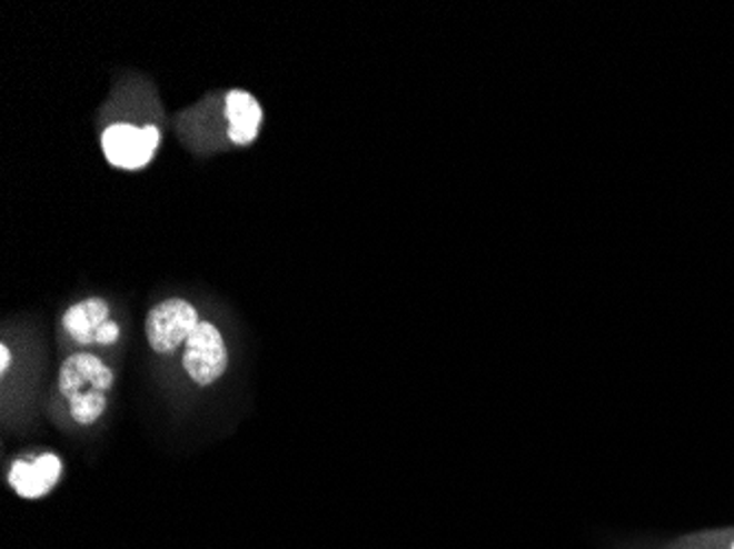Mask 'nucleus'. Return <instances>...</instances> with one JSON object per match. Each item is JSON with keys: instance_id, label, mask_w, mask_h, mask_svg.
<instances>
[{"instance_id": "nucleus-1", "label": "nucleus", "mask_w": 734, "mask_h": 549, "mask_svg": "<svg viewBox=\"0 0 734 549\" xmlns=\"http://www.w3.org/2000/svg\"><path fill=\"white\" fill-rule=\"evenodd\" d=\"M112 382V369L92 355H73L60 367V393L69 400L71 418L85 427L106 411V391Z\"/></svg>"}, {"instance_id": "nucleus-2", "label": "nucleus", "mask_w": 734, "mask_h": 549, "mask_svg": "<svg viewBox=\"0 0 734 549\" xmlns=\"http://www.w3.org/2000/svg\"><path fill=\"white\" fill-rule=\"evenodd\" d=\"M161 132L157 126L137 128L132 123H112L101 134V150L117 170H143L157 154Z\"/></svg>"}, {"instance_id": "nucleus-3", "label": "nucleus", "mask_w": 734, "mask_h": 549, "mask_svg": "<svg viewBox=\"0 0 734 549\" xmlns=\"http://www.w3.org/2000/svg\"><path fill=\"white\" fill-rule=\"evenodd\" d=\"M200 323L196 308L179 299H166L146 317V337L157 355H175Z\"/></svg>"}, {"instance_id": "nucleus-4", "label": "nucleus", "mask_w": 734, "mask_h": 549, "mask_svg": "<svg viewBox=\"0 0 734 549\" xmlns=\"http://www.w3.org/2000/svg\"><path fill=\"white\" fill-rule=\"evenodd\" d=\"M227 366L229 355L220 330L209 321H200L185 343L184 367L187 376L198 387H209L227 371Z\"/></svg>"}, {"instance_id": "nucleus-5", "label": "nucleus", "mask_w": 734, "mask_h": 549, "mask_svg": "<svg viewBox=\"0 0 734 549\" xmlns=\"http://www.w3.org/2000/svg\"><path fill=\"white\" fill-rule=\"evenodd\" d=\"M62 475V459L53 453L40 458L20 459L9 470V483L22 499H40L49 495Z\"/></svg>"}, {"instance_id": "nucleus-6", "label": "nucleus", "mask_w": 734, "mask_h": 549, "mask_svg": "<svg viewBox=\"0 0 734 549\" xmlns=\"http://www.w3.org/2000/svg\"><path fill=\"white\" fill-rule=\"evenodd\" d=\"M225 114L229 121L227 134L236 146H249L258 139L262 128V106L251 92L229 91L225 99Z\"/></svg>"}, {"instance_id": "nucleus-7", "label": "nucleus", "mask_w": 734, "mask_h": 549, "mask_svg": "<svg viewBox=\"0 0 734 549\" xmlns=\"http://www.w3.org/2000/svg\"><path fill=\"white\" fill-rule=\"evenodd\" d=\"M110 308L103 299L99 297H91V299H85L80 303H76L73 308H69L65 312V330L69 332V337L80 343V346H91L95 343V335L97 330L110 321Z\"/></svg>"}, {"instance_id": "nucleus-8", "label": "nucleus", "mask_w": 734, "mask_h": 549, "mask_svg": "<svg viewBox=\"0 0 734 549\" xmlns=\"http://www.w3.org/2000/svg\"><path fill=\"white\" fill-rule=\"evenodd\" d=\"M117 341H119V326L115 321H106L95 335V343L99 346H112Z\"/></svg>"}, {"instance_id": "nucleus-9", "label": "nucleus", "mask_w": 734, "mask_h": 549, "mask_svg": "<svg viewBox=\"0 0 734 549\" xmlns=\"http://www.w3.org/2000/svg\"><path fill=\"white\" fill-rule=\"evenodd\" d=\"M0 357H2V359H0V371H2V373H7L9 363H11V352H9V348H7V346H2V348H0Z\"/></svg>"}, {"instance_id": "nucleus-10", "label": "nucleus", "mask_w": 734, "mask_h": 549, "mask_svg": "<svg viewBox=\"0 0 734 549\" xmlns=\"http://www.w3.org/2000/svg\"><path fill=\"white\" fill-rule=\"evenodd\" d=\"M733 549H734V546H733Z\"/></svg>"}]
</instances>
